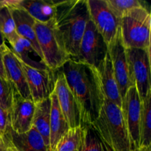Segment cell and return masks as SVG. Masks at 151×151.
<instances>
[{"instance_id": "16", "label": "cell", "mask_w": 151, "mask_h": 151, "mask_svg": "<svg viewBox=\"0 0 151 151\" xmlns=\"http://www.w3.org/2000/svg\"><path fill=\"white\" fill-rule=\"evenodd\" d=\"M3 62L7 81L14 86L21 97L32 100L22 63L7 46L3 52Z\"/></svg>"}, {"instance_id": "33", "label": "cell", "mask_w": 151, "mask_h": 151, "mask_svg": "<svg viewBox=\"0 0 151 151\" xmlns=\"http://www.w3.org/2000/svg\"><path fill=\"white\" fill-rule=\"evenodd\" d=\"M8 151H13V150H12V149H10V147H9V150H8Z\"/></svg>"}, {"instance_id": "14", "label": "cell", "mask_w": 151, "mask_h": 151, "mask_svg": "<svg viewBox=\"0 0 151 151\" xmlns=\"http://www.w3.org/2000/svg\"><path fill=\"white\" fill-rule=\"evenodd\" d=\"M2 137L13 151H50L41 134L33 127L24 133H16L10 127Z\"/></svg>"}, {"instance_id": "31", "label": "cell", "mask_w": 151, "mask_h": 151, "mask_svg": "<svg viewBox=\"0 0 151 151\" xmlns=\"http://www.w3.org/2000/svg\"><path fill=\"white\" fill-rule=\"evenodd\" d=\"M130 151H151V147H138Z\"/></svg>"}, {"instance_id": "2", "label": "cell", "mask_w": 151, "mask_h": 151, "mask_svg": "<svg viewBox=\"0 0 151 151\" xmlns=\"http://www.w3.org/2000/svg\"><path fill=\"white\" fill-rule=\"evenodd\" d=\"M53 25L71 59L77 57L89 21L87 0H57Z\"/></svg>"}, {"instance_id": "1", "label": "cell", "mask_w": 151, "mask_h": 151, "mask_svg": "<svg viewBox=\"0 0 151 151\" xmlns=\"http://www.w3.org/2000/svg\"><path fill=\"white\" fill-rule=\"evenodd\" d=\"M59 69L78 102L82 127L91 125L99 116L105 100L97 70L73 59Z\"/></svg>"}, {"instance_id": "21", "label": "cell", "mask_w": 151, "mask_h": 151, "mask_svg": "<svg viewBox=\"0 0 151 151\" xmlns=\"http://www.w3.org/2000/svg\"><path fill=\"white\" fill-rule=\"evenodd\" d=\"M10 50L21 62L29 67L41 70H50L42 61L35 60L30 55H38L32 48L30 43L23 38L19 37L14 44L11 45Z\"/></svg>"}, {"instance_id": "6", "label": "cell", "mask_w": 151, "mask_h": 151, "mask_svg": "<svg viewBox=\"0 0 151 151\" xmlns=\"http://www.w3.org/2000/svg\"><path fill=\"white\" fill-rule=\"evenodd\" d=\"M129 75L141 100L151 91L150 49H126Z\"/></svg>"}, {"instance_id": "3", "label": "cell", "mask_w": 151, "mask_h": 151, "mask_svg": "<svg viewBox=\"0 0 151 151\" xmlns=\"http://www.w3.org/2000/svg\"><path fill=\"white\" fill-rule=\"evenodd\" d=\"M92 125L114 151L131 150L122 109L116 104L105 99L99 116Z\"/></svg>"}, {"instance_id": "30", "label": "cell", "mask_w": 151, "mask_h": 151, "mask_svg": "<svg viewBox=\"0 0 151 151\" xmlns=\"http://www.w3.org/2000/svg\"><path fill=\"white\" fill-rule=\"evenodd\" d=\"M9 147L3 137L0 138V151H8Z\"/></svg>"}, {"instance_id": "24", "label": "cell", "mask_w": 151, "mask_h": 151, "mask_svg": "<svg viewBox=\"0 0 151 151\" xmlns=\"http://www.w3.org/2000/svg\"><path fill=\"white\" fill-rule=\"evenodd\" d=\"M83 139L81 151H114L92 124L83 127Z\"/></svg>"}, {"instance_id": "5", "label": "cell", "mask_w": 151, "mask_h": 151, "mask_svg": "<svg viewBox=\"0 0 151 151\" xmlns=\"http://www.w3.org/2000/svg\"><path fill=\"white\" fill-rule=\"evenodd\" d=\"M35 31L37 41L44 64L52 72L58 70L70 58L53 25L35 22Z\"/></svg>"}, {"instance_id": "26", "label": "cell", "mask_w": 151, "mask_h": 151, "mask_svg": "<svg viewBox=\"0 0 151 151\" xmlns=\"http://www.w3.org/2000/svg\"><path fill=\"white\" fill-rule=\"evenodd\" d=\"M106 2L115 16L119 19L131 10L145 6L138 0H106Z\"/></svg>"}, {"instance_id": "25", "label": "cell", "mask_w": 151, "mask_h": 151, "mask_svg": "<svg viewBox=\"0 0 151 151\" xmlns=\"http://www.w3.org/2000/svg\"><path fill=\"white\" fill-rule=\"evenodd\" d=\"M83 139V127L69 128L60 139L54 151H81Z\"/></svg>"}, {"instance_id": "12", "label": "cell", "mask_w": 151, "mask_h": 151, "mask_svg": "<svg viewBox=\"0 0 151 151\" xmlns=\"http://www.w3.org/2000/svg\"><path fill=\"white\" fill-rule=\"evenodd\" d=\"M21 63L32 101L37 103L50 97L55 88V72L34 69Z\"/></svg>"}, {"instance_id": "8", "label": "cell", "mask_w": 151, "mask_h": 151, "mask_svg": "<svg viewBox=\"0 0 151 151\" xmlns=\"http://www.w3.org/2000/svg\"><path fill=\"white\" fill-rule=\"evenodd\" d=\"M89 17L107 46L114 40L120 29V19L108 5L106 0H87Z\"/></svg>"}, {"instance_id": "29", "label": "cell", "mask_w": 151, "mask_h": 151, "mask_svg": "<svg viewBox=\"0 0 151 151\" xmlns=\"http://www.w3.org/2000/svg\"><path fill=\"white\" fill-rule=\"evenodd\" d=\"M6 47H7V45L0 48V78H2V79L7 80L5 70H4V62H3V52H4V50L5 49Z\"/></svg>"}, {"instance_id": "19", "label": "cell", "mask_w": 151, "mask_h": 151, "mask_svg": "<svg viewBox=\"0 0 151 151\" xmlns=\"http://www.w3.org/2000/svg\"><path fill=\"white\" fill-rule=\"evenodd\" d=\"M51 111L50 123V151H54L60 139L69 129V126L59 107L55 91L50 95Z\"/></svg>"}, {"instance_id": "13", "label": "cell", "mask_w": 151, "mask_h": 151, "mask_svg": "<svg viewBox=\"0 0 151 151\" xmlns=\"http://www.w3.org/2000/svg\"><path fill=\"white\" fill-rule=\"evenodd\" d=\"M35 103L32 100L21 97L16 89L14 91L10 114V128L16 133H24L32 127Z\"/></svg>"}, {"instance_id": "9", "label": "cell", "mask_w": 151, "mask_h": 151, "mask_svg": "<svg viewBox=\"0 0 151 151\" xmlns=\"http://www.w3.org/2000/svg\"><path fill=\"white\" fill-rule=\"evenodd\" d=\"M122 111L131 150L139 147L142 100L134 86L130 87L122 102Z\"/></svg>"}, {"instance_id": "23", "label": "cell", "mask_w": 151, "mask_h": 151, "mask_svg": "<svg viewBox=\"0 0 151 151\" xmlns=\"http://www.w3.org/2000/svg\"><path fill=\"white\" fill-rule=\"evenodd\" d=\"M0 32L10 46L19 38L11 10L5 1H0Z\"/></svg>"}, {"instance_id": "32", "label": "cell", "mask_w": 151, "mask_h": 151, "mask_svg": "<svg viewBox=\"0 0 151 151\" xmlns=\"http://www.w3.org/2000/svg\"><path fill=\"white\" fill-rule=\"evenodd\" d=\"M5 45H6L5 40H4V38H3L2 35H1V32H0V48H1V47H3Z\"/></svg>"}, {"instance_id": "10", "label": "cell", "mask_w": 151, "mask_h": 151, "mask_svg": "<svg viewBox=\"0 0 151 151\" xmlns=\"http://www.w3.org/2000/svg\"><path fill=\"white\" fill-rule=\"evenodd\" d=\"M54 91L57 96L59 107L69 128L82 127L81 110L76 99L66 83L65 77L60 69L55 71Z\"/></svg>"}, {"instance_id": "20", "label": "cell", "mask_w": 151, "mask_h": 151, "mask_svg": "<svg viewBox=\"0 0 151 151\" xmlns=\"http://www.w3.org/2000/svg\"><path fill=\"white\" fill-rule=\"evenodd\" d=\"M51 100L50 97L35 103L32 127L37 130L50 149V123Z\"/></svg>"}, {"instance_id": "27", "label": "cell", "mask_w": 151, "mask_h": 151, "mask_svg": "<svg viewBox=\"0 0 151 151\" xmlns=\"http://www.w3.org/2000/svg\"><path fill=\"white\" fill-rule=\"evenodd\" d=\"M16 88L9 81L0 78V107L10 112Z\"/></svg>"}, {"instance_id": "22", "label": "cell", "mask_w": 151, "mask_h": 151, "mask_svg": "<svg viewBox=\"0 0 151 151\" xmlns=\"http://www.w3.org/2000/svg\"><path fill=\"white\" fill-rule=\"evenodd\" d=\"M139 147H151V91L142 101Z\"/></svg>"}, {"instance_id": "7", "label": "cell", "mask_w": 151, "mask_h": 151, "mask_svg": "<svg viewBox=\"0 0 151 151\" xmlns=\"http://www.w3.org/2000/svg\"><path fill=\"white\" fill-rule=\"evenodd\" d=\"M108 54V46L91 19L88 22L80 43L77 57L73 60L97 69Z\"/></svg>"}, {"instance_id": "34", "label": "cell", "mask_w": 151, "mask_h": 151, "mask_svg": "<svg viewBox=\"0 0 151 151\" xmlns=\"http://www.w3.org/2000/svg\"><path fill=\"white\" fill-rule=\"evenodd\" d=\"M1 137H2V135H1V134H0V138H1Z\"/></svg>"}, {"instance_id": "28", "label": "cell", "mask_w": 151, "mask_h": 151, "mask_svg": "<svg viewBox=\"0 0 151 151\" xmlns=\"http://www.w3.org/2000/svg\"><path fill=\"white\" fill-rule=\"evenodd\" d=\"M10 127L9 112L0 107V134H4Z\"/></svg>"}, {"instance_id": "15", "label": "cell", "mask_w": 151, "mask_h": 151, "mask_svg": "<svg viewBox=\"0 0 151 151\" xmlns=\"http://www.w3.org/2000/svg\"><path fill=\"white\" fill-rule=\"evenodd\" d=\"M5 2L11 10L12 16L16 25V32L19 37L24 38L29 41L35 52L42 60V55L37 41L35 31V24L36 21L31 17L24 9L17 5V0L5 1Z\"/></svg>"}, {"instance_id": "11", "label": "cell", "mask_w": 151, "mask_h": 151, "mask_svg": "<svg viewBox=\"0 0 151 151\" xmlns=\"http://www.w3.org/2000/svg\"><path fill=\"white\" fill-rule=\"evenodd\" d=\"M108 52L110 55L114 74L122 102L127 91L133 85L130 79L126 49L122 44L120 29L114 40L108 46Z\"/></svg>"}, {"instance_id": "17", "label": "cell", "mask_w": 151, "mask_h": 151, "mask_svg": "<svg viewBox=\"0 0 151 151\" xmlns=\"http://www.w3.org/2000/svg\"><path fill=\"white\" fill-rule=\"evenodd\" d=\"M97 70L105 99L114 103L119 108H122V98L119 94L117 83L115 79L109 52Z\"/></svg>"}, {"instance_id": "18", "label": "cell", "mask_w": 151, "mask_h": 151, "mask_svg": "<svg viewBox=\"0 0 151 151\" xmlns=\"http://www.w3.org/2000/svg\"><path fill=\"white\" fill-rule=\"evenodd\" d=\"M17 5L40 23L48 24L54 20L56 9L54 0H17Z\"/></svg>"}, {"instance_id": "4", "label": "cell", "mask_w": 151, "mask_h": 151, "mask_svg": "<svg viewBox=\"0 0 151 151\" xmlns=\"http://www.w3.org/2000/svg\"><path fill=\"white\" fill-rule=\"evenodd\" d=\"M151 15L145 6L125 13L120 19V34L125 49H150Z\"/></svg>"}]
</instances>
